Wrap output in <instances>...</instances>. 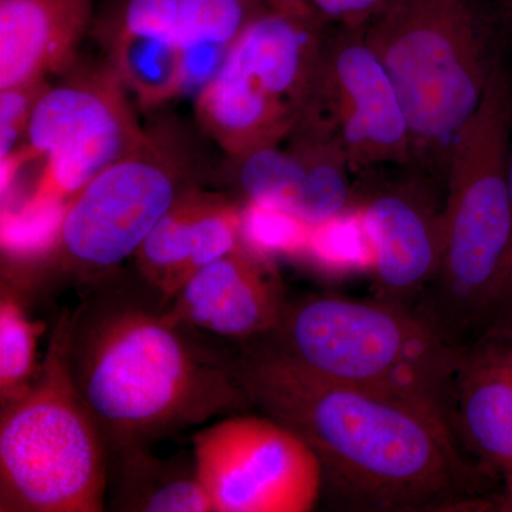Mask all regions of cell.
<instances>
[{
    "label": "cell",
    "instance_id": "9c48e42d",
    "mask_svg": "<svg viewBox=\"0 0 512 512\" xmlns=\"http://www.w3.org/2000/svg\"><path fill=\"white\" fill-rule=\"evenodd\" d=\"M291 134L336 148L355 174L412 165L402 101L367 45L365 29L330 28L311 93Z\"/></svg>",
    "mask_w": 512,
    "mask_h": 512
},
{
    "label": "cell",
    "instance_id": "52a82bcc",
    "mask_svg": "<svg viewBox=\"0 0 512 512\" xmlns=\"http://www.w3.org/2000/svg\"><path fill=\"white\" fill-rule=\"evenodd\" d=\"M67 309L39 372L0 413V511L101 512L109 448L67 366Z\"/></svg>",
    "mask_w": 512,
    "mask_h": 512
},
{
    "label": "cell",
    "instance_id": "2e32d148",
    "mask_svg": "<svg viewBox=\"0 0 512 512\" xmlns=\"http://www.w3.org/2000/svg\"><path fill=\"white\" fill-rule=\"evenodd\" d=\"M178 10L180 0H116L93 22L107 62L143 109L184 94Z\"/></svg>",
    "mask_w": 512,
    "mask_h": 512
},
{
    "label": "cell",
    "instance_id": "7a4b0ae2",
    "mask_svg": "<svg viewBox=\"0 0 512 512\" xmlns=\"http://www.w3.org/2000/svg\"><path fill=\"white\" fill-rule=\"evenodd\" d=\"M67 311V366L109 456L244 412L229 353L184 325L140 275L116 274Z\"/></svg>",
    "mask_w": 512,
    "mask_h": 512
},
{
    "label": "cell",
    "instance_id": "d6986e66",
    "mask_svg": "<svg viewBox=\"0 0 512 512\" xmlns=\"http://www.w3.org/2000/svg\"><path fill=\"white\" fill-rule=\"evenodd\" d=\"M258 3L180 0L177 39L184 62V94H197L218 73Z\"/></svg>",
    "mask_w": 512,
    "mask_h": 512
},
{
    "label": "cell",
    "instance_id": "ac0fdd59",
    "mask_svg": "<svg viewBox=\"0 0 512 512\" xmlns=\"http://www.w3.org/2000/svg\"><path fill=\"white\" fill-rule=\"evenodd\" d=\"M113 471L111 507L131 512H212L194 458L164 460L148 447L110 454Z\"/></svg>",
    "mask_w": 512,
    "mask_h": 512
},
{
    "label": "cell",
    "instance_id": "44dd1931",
    "mask_svg": "<svg viewBox=\"0 0 512 512\" xmlns=\"http://www.w3.org/2000/svg\"><path fill=\"white\" fill-rule=\"evenodd\" d=\"M308 224L286 212L245 202L242 208V244L248 249L295 248L305 242Z\"/></svg>",
    "mask_w": 512,
    "mask_h": 512
},
{
    "label": "cell",
    "instance_id": "7c38bea8",
    "mask_svg": "<svg viewBox=\"0 0 512 512\" xmlns=\"http://www.w3.org/2000/svg\"><path fill=\"white\" fill-rule=\"evenodd\" d=\"M454 426L471 456L503 478L501 507L512 511V328L493 326L463 349Z\"/></svg>",
    "mask_w": 512,
    "mask_h": 512
},
{
    "label": "cell",
    "instance_id": "ba28073f",
    "mask_svg": "<svg viewBox=\"0 0 512 512\" xmlns=\"http://www.w3.org/2000/svg\"><path fill=\"white\" fill-rule=\"evenodd\" d=\"M62 83L50 84L37 101L25 144L6 160L10 168L43 158L35 188L8 218H32L64 207L147 137L128 100L123 80L109 62L74 64Z\"/></svg>",
    "mask_w": 512,
    "mask_h": 512
},
{
    "label": "cell",
    "instance_id": "4fadbf2b",
    "mask_svg": "<svg viewBox=\"0 0 512 512\" xmlns=\"http://www.w3.org/2000/svg\"><path fill=\"white\" fill-rule=\"evenodd\" d=\"M286 302L278 281L244 244L202 268L168 299L184 325L238 345L268 335Z\"/></svg>",
    "mask_w": 512,
    "mask_h": 512
},
{
    "label": "cell",
    "instance_id": "7402d4cb",
    "mask_svg": "<svg viewBox=\"0 0 512 512\" xmlns=\"http://www.w3.org/2000/svg\"><path fill=\"white\" fill-rule=\"evenodd\" d=\"M49 80L0 90V158L18 153L28 136L37 101L49 89Z\"/></svg>",
    "mask_w": 512,
    "mask_h": 512
},
{
    "label": "cell",
    "instance_id": "484cf974",
    "mask_svg": "<svg viewBox=\"0 0 512 512\" xmlns=\"http://www.w3.org/2000/svg\"><path fill=\"white\" fill-rule=\"evenodd\" d=\"M498 2H500V5L507 10L508 15L512 18V0H498Z\"/></svg>",
    "mask_w": 512,
    "mask_h": 512
},
{
    "label": "cell",
    "instance_id": "ffe728a7",
    "mask_svg": "<svg viewBox=\"0 0 512 512\" xmlns=\"http://www.w3.org/2000/svg\"><path fill=\"white\" fill-rule=\"evenodd\" d=\"M42 323L32 322L22 296L2 282L0 301V403L22 396L33 383L40 363L36 362L37 338Z\"/></svg>",
    "mask_w": 512,
    "mask_h": 512
},
{
    "label": "cell",
    "instance_id": "3957f363",
    "mask_svg": "<svg viewBox=\"0 0 512 512\" xmlns=\"http://www.w3.org/2000/svg\"><path fill=\"white\" fill-rule=\"evenodd\" d=\"M365 39L402 101L410 167L444 185L454 138L510 57L511 16L498 0H389Z\"/></svg>",
    "mask_w": 512,
    "mask_h": 512
},
{
    "label": "cell",
    "instance_id": "8992f818",
    "mask_svg": "<svg viewBox=\"0 0 512 512\" xmlns=\"http://www.w3.org/2000/svg\"><path fill=\"white\" fill-rule=\"evenodd\" d=\"M180 140L171 128H148L136 150L67 202L49 245L3 281L25 295L52 279L89 289L116 274L178 198L200 187L194 158Z\"/></svg>",
    "mask_w": 512,
    "mask_h": 512
},
{
    "label": "cell",
    "instance_id": "277c9868",
    "mask_svg": "<svg viewBox=\"0 0 512 512\" xmlns=\"http://www.w3.org/2000/svg\"><path fill=\"white\" fill-rule=\"evenodd\" d=\"M510 57L495 70L476 113L458 131L444 180L440 268L416 312L448 339L466 343L493 325L512 234Z\"/></svg>",
    "mask_w": 512,
    "mask_h": 512
},
{
    "label": "cell",
    "instance_id": "5bb4252c",
    "mask_svg": "<svg viewBox=\"0 0 512 512\" xmlns=\"http://www.w3.org/2000/svg\"><path fill=\"white\" fill-rule=\"evenodd\" d=\"M292 138L289 148H262L235 161L245 202L286 212L309 227L345 214L349 207L348 163L335 148Z\"/></svg>",
    "mask_w": 512,
    "mask_h": 512
},
{
    "label": "cell",
    "instance_id": "e0dca14e",
    "mask_svg": "<svg viewBox=\"0 0 512 512\" xmlns=\"http://www.w3.org/2000/svg\"><path fill=\"white\" fill-rule=\"evenodd\" d=\"M93 22L94 0H0V90L69 72Z\"/></svg>",
    "mask_w": 512,
    "mask_h": 512
},
{
    "label": "cell",
    "instance_id": "6da1fadb",
    "mask_svg": "<svg viewBox=\"0 0 512 512\" xmlns=\"http://www.w3.org/2000/svg\"><path fill=\"white\" fill-rule=\"evenodd\" d=\"M251 407L318 457L322 495L348 511L420 512L490 504L491 476L437 414L316 375L261 340L229 353Z\"/></svg>",
    "mask_w": 512,
    "mask_h": 512
},
{
    "label": "cell",
    "instance_id": "603a6c76",
    "mask_svg": "<svg viewBox=\"0 0 512 512\" xmlns=\"http://www.w3.org/2000/svg\"><path fill=\"white\" fill-rule=\"evenodd\" d=\"M332 26L365 29L389 0H302Z\"/></svg>",
    "mask_w": 512,
    "mask_h": 512
},
{
    "label": "cell",
    "instance_id": "5b68a950",
    "mask_svg": "<svg viewBox=\"0 0 512 512\" xmlns=\"http://www.w3.org/2000/svg\"><path fill=\"white\" fill-rule=\"evenodd\" d=\"M258 340L316 375L423 407L456 431L464 348L412 309L377 298L308 296L286 302L278 325Z\"/></svg>",
    "mask_w": 512,
    "mask_h": 512
},
{
    "label": "cell",
    "instance_id": "cb8c5ba5",
    "mask_svg": "<svg viewBox=\"0 0 512 512\" xmlns=\"http://www.w3.org/2000/svg\"><path fill=\"white\" fill-rule=\"evenodd\" d=\"M512 298V234L510 247H508L507 256H505L503 272H501L500 279V309H498V316L503 312L505 305L510 302ZM495 319V322H497ZM494 326V325H493Z\"/></svg>",
    "mask_w": 512,
    "mask_h": 512
},
{
    "label": "cell",
    "instance_id": "d4e9b609",
    "mask_svg": "<svg viewBox=\"0 0 512 512\" xmlns=\"http://www.w3.org/2000/svg\"><path fill=\"white\" fill-rule=\"evenodd\" d=\"M494 326H507V328H512V298L510 302L505 305L503 312L498 316L497 322L494 323Z\"/></svg>",
    "mask_w": 512,
    "mask_h": 512
},
{
    "label": "cell",
    "instance_id": "8fae6325",
    "mask_svg": "<svg viewBox=\"0 0 512 512\" xmlns=\"http://www.w3.org/2000/svg\"><path fill=\"white\" fill-rule=\"evenodd\" d=\"M439 184L410 168L406 180L376 188L360 205L359 222L372 259L377 299L413 309L436 278L444 248Z\"/></svg>",
    "mask_w": 512,
    "mask_h": 512
},
{
    "label": "cell",
    "instance_id": "30bf717a",
    "mask_svg": "<svg viewBox=\"0 0 512 512\" xmlns=\"http://www.w3.org/2000/svg\"><path fill=\"white\" fill-rule=\"evenodd\" d=\"M192 458L212 512H308L322 497L318 457L268 416L231 414L198 431Z\"/></svg>",
    "mask_w": 512,
    "mask_h": 512
},
{
    "label": "cell",
    "instance_id": "9a60e30c",
    "mask_svg": "<svg viewBox=\"0 0 512 512\" xmlns=\"http://www.w3.org/2000/svg\"><path fill=\"white\" fill-rule=\"evenodd\" d=\"M242 208L220 192L191 188L138 248L137 274L171 299L202 268L242 244Z\"/></svg>",
    "mask_w": 512,
    "mask_h": 512
}]
</instances>
